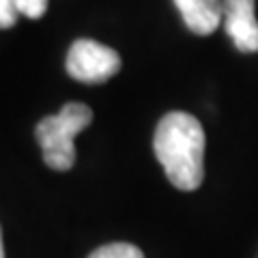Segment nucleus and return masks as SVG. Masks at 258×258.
<instances>
[{
    "label": "nucleus",
    "instance_id": "f257e3e1",
    "mask_svg": "<svg viewBox=\"0 0 258 258\" xmlns=\"http://www.w3.org/2000/svg\"><path fill=\"white\" fill-rule=\"evenodd\" d=\"M205 129L187 112H168L159 120L153 149L176 189L194 191L205 179Z\"/></svg>",
    "mask_w": 258,
    "mask_h": 258
},
{
    "label": "nucleus",
    "instance_id": "f03ea898",
    "mask_svg": "<svg viewBox=\"0 0 258 258\" xmlns=\"http://www.w3.org/2000/svg\"><path fill=\"white\" fill-rule=\"evenodd\" d=\"M93 110L84 103H64L58 114L45 116L39 120L35 136L43 153L45 166L52 170L67 172L76 164V147L74 140L80 132L91 125Z\"/></svg>",
    "mask_w": 258,
    "mask_h": 258
},
{
    "label": "nucleus",
    "instance_id": "7ed1b4c3",
    "mask_svg": "<svg viewBox=\"0 0 258 258\" xmlns=\"http://www.w3.org/2000/svg\"><path fill=\"white\" fill-rule=\"evenodd\" d=\"M67 74L84 84L108 82L120 71V56L112 47L93 39H78L67 54Z\"/></svg>",
    "mask_w": 258,
    "mask_h": 258
},
{
    "label": "nucleus",
    "instance_id": "20e7f679",
    "mask_svg": "<svg viewBox=\"0 0 258 258\" xmlns=\"http://www.w3.org/2000/svg\"><path fill=\"white\" fill-rule=\"evenodd\" d=\"M224 28L226 35L239 52L254 54L258 52V20L254 0H222Z\"/></svg>",
    "mask_w": 258,
    "mask_h": 258
},
{
    "label": "nucleus",
    "instance_id": "39448f33",
    "mask_svg": "<svg viewBox=\"0 0 258 258\" xmlns=\"http://www.w3.org/2000/svg\"><path fill=\"white\" fill-rule=\"evenodd\" d=\"M181 18L191 32L196 35H211L220 28L224 11L222 0H174Z\"/></svg>",
    "mask_w": 258,
    "mask_h": 258
},
{
    "label": "nucleus",
    "instance_id": "423d86ee",
    "mask_svg": "<svg viewBox=\"0 0 258 258\" xmlns=\"http://www.w3.org/2000/svg\"><path fill=\"white\" fill-rule=\"evenodd\" d=\"M88 258H144V254L132 243H108L97 247Z\"/></svg>",
    "mask_w": 258,
    "mask_h": 258
},
{
    "label": "nucleus",
    "instance_id": "0eeeda50",
    "mask_svg": "<svg viewBox=\"0 0 258 258\" xmlns=\"http://www.w3.org/2000/svg\"><path fill=\"white\" fill-rule=\"evenodd\" d=\"M18 13L26 15L30 20H39L47 9V0H13Z\"/></svg>",
    "mask_w": 258,
    "mask_h": 258
},
{
    "label": "nucleus",
    "instance_id": "6e6552de",
    "mask_svg": "<svg viewBox=\"0 0 258 258\" xmlns=\"http://www.w3.org/2000/svg\"><path fill=\"white\" fill-rule=\"evenodd\" d=\"M18 22V9L13 0H0V28H11Z\"/></svg>",
    "mask_w": 258,
    "mask_h": 258
},
{
    "label": "nucleus",
    "instance_id": "1a4fd4ad",
    "mask_svg": "<svg viewBox=\"0 0 258 258\" xmlns=\"http://www.w3.org/2000/svg\"><path fill=\"white\" fill-rule=\"evenodd\" d=\"M0 258H5V245H3V230H0Z\"/></svg>",
    "mask_w": 258,
    "mask_h": 258
}]
</instances>
